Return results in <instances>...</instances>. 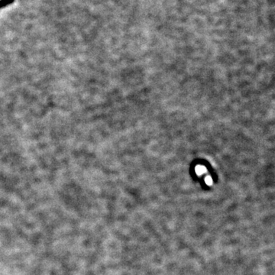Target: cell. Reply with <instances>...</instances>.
<instances>
[{"label": "cell", "mask_w": 275, "mask_h": 275, "mask_svg": "<svg viewBox=\"0 0 275 275\" xmlns=\"http://www.w3.org/2000/svg\"><path fill=\"white\" fill-rule=\"evenodd\" d=\"M14 2V0H0V8Z\"/></svg>", "instance_id": "cell-1"}, {"label": "cell", "mask_w": 275, "mask_h": 275, "mask_svg": "<svg viewBox=\"0 0 275 275\" xmlns=\"http://www.w3.org/2000/svg\"><path fill=\"white\" fill-rule=\"evenodd\" d=\"M203 170H204V167H198L197 168H196V171L198 172V173H203L204 171H203Z\"/></svg>", "instance_id": "cell-2"}]
</instances>
